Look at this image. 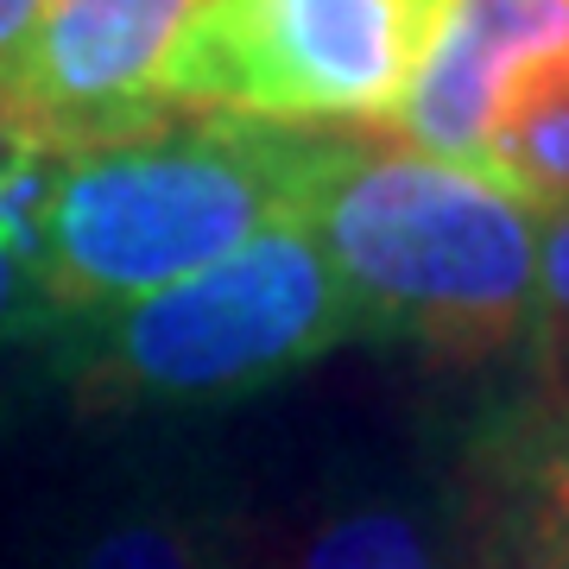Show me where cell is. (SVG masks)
<instances>
[{
    "label": "cell",
    "instance_id": "obj_2",
    "mask_svg": "<svg viewBox=\"0 0 569 569\" xmlns=\"http://www.w3.org/2000/svg\"><path fill=\"white\" fill-rule=\"evenodd\" d=\"M305 228L367 336L411 342L430 367H488L531 342L545 222L488 171L342 133Z\"/></svg>",
    "mask_w": 569,
    "mask_h": 569
},
{
    "label": "cell",
    "instance_id": "obj_8",
    "mask_svg": "<svg viewBox=\"0 0 569 569\" xmlns=\"http://www.w3.org/2000/svg\"><path fill=\"white\" fill-rule=\"evenodd\" d=\"M569 51V0H449V20L418 63L392 127L418 152L475 164L519 70Z\"/></svg>",
    "mask_w": 569,
    "mask_h": 569
},
{
    "label": "cell",
    "instance_id": "obj_10",
    "mask_svg": "<svg viewBox=\"0 0 569 569\" xmlns=\"http://www.w3.org/2000/svg\"><path fill=\"white\" fill-rule=\"evenodd\" d=\"M475 171L512 190L538 222L569 209V51H550L519 70L507 102L493 108Z\"/></svg>",
    "mask_w": 569,
    "mask_h": 569
},
{
    "label": "cell",
    "instance_id": "obj_11",
    "mask_svg": "<svg viewBox=\"0 0 569 569\" xmlns=\"http://www.w3.org/2000/svg\"><path fill=\"white\" fill-rule=\"evenodd\" d=\"M531 342H538V361L569 348V209L545 216V234H538V323H531Z\"/></svg>",
    "mask_w": 569,
    "mask_h": 569
},
{
    "label": "cell",
    "instance_id": "obj_6",
    "mask_svg": "<svg viewBox=\"0 0 569 569\" xmlns=\"http://www.w3.org/2000/svg\"><path fill=\"white\" fill-rule=\"evenodd\" d=\"M512 526L475 468L348 456L284 512L253 569H507Z\"/></svg>",
    "mask_w": 569,
    "mask_h": 569
},
{
    "label": "cell",
    "instance_id": "obj_3",
    "mask_svg": "<svg viewBox=\"0 0 569 569\" xmlns=\"http://www.w3.org/2000/svg\"><path fill=\"white\" fill-rule=\"evenodd\" d=\"M58 380L82 418L216 411L260 399L367 336L305 222H279L228 260L121 310L58 323Z\"/></svg>",
    "mask_w": 569,
    "mask_h": 569
},
{
    "label": "cell",
    "instance_id": "obj_15",
    "mask_svg": "<svg viewBox=\"0 0 569 569\" xmlns=\"http://www.w3.org/2000/svg\"><path fill=\"white\" fill-rule=\"evenodd\" d=\"M507 569H569V545H538V538H519L512 531Z\"/></svg>",
    "mask_w": 569,
    "mask_h": 569
},
{
    "label": "cell",
    "instance_id": "obj_4",
    "mask_svg": "<svg viewBox=\"0 0 569 569\" xmlns=\"http://www.w3.org/2000/svg\"><path fill=\"white\" fill-rule=\"evenodd\" d=\"M443 20L449 0H197L159 102L171 121H392Z\"/></svg>",
    "mask_w": 569,
    "mask_h": 569
},
{
    "label": "cell",
    "instance_id": "obj_7",
    "mask_svg": "<svg viewBox=\"0 0 569 569\" xmlns=\"http://www.w3.org/2000/svg\"><path fill=\"white\" fill-rule=\"evenodd\" d=\"M260 519L216 456L133 462L89 493L51 569H253Z\"/></svg>",
    "mask_w": 569,
    "mask_h": 569
},
{
    "label": "cell",
    "instance_id": "obj_5",
    "mask_svg": "<svg viewBox=\"0 0 569 569\" xmlns=\"http://www.w3.org/2000/svg\"><path fill=\"white\" fill-rule=\"evenodd\" d=\"M197 0H44L0 63V146L82 159L164 127L159 77Z\"/></svg>",
    "mask_w": 569,
    "mask_h": 569
},
{
    "label": "cell",
    "instance_id": "obj_1",
    "mask_svg": "<svg viewBox=\"0 0 569 569\" xmlns=\"http://www.w3.org/2000/svg\"><path fill=\"white\" fill-rule=\"evenodd\" d=\"M342 133L266 121H164L140 140L58 159L26 222V272L44 329L121 310L228 260L305 203Z\"/></svg>",
    "mask_w": 569,
    "mask_h": 569
},
{
    "label": "cell",
    "instance_id": "obj_16",
    "mask_svg": "<svg viewBox=\"0 0 569 569\" xmlns=\"http://www.w3.org/2000/svg\"><path fill=\"white\" fill-rule=\"evenodd\" d=\"M538 373H545V387H563L569 392V348H563V355H545V361H538Z\"/></svg>",
    "mask_w": 569,
    "mask_h": 569
},
{
    "label": "cell",
    "instance_id": "obj_14",
    "mask_svg": "<svg viewBox=\"0 0 569 569\" xmlns=\"http://www.w3.org/2000/svg\"><path fill=\"white\" fill-rule=\"evenodd\" d=\"M44 0H0V63L20 51V39L32 32V20H39Z\"/></svg>",
    "mask_w": 569,
    "mask_h": 569
},
{
    "label": "cell",
    "instance_id": "obj_13",
    "mask_svg": "<svg viewBox=\"0 0 569 569\" xmlns=\"http://www.w3.org/2000/svg\"><path fill=\"white\" fill-rule=\"evenodd\" d=\"M32 190V178H26V159H0V253H26V209L20 197Z\"/></svg>",
    "mask_w": 569,
    "mask_h": 569
},
{
    "label": "cell",
    "instance_id": "obj_12",
    "mask_svg": "<svg viewBox=\"0 0 569 569\" xmlns=\"http://www.w3.org/2000/svg\"><path fill=\"white\" fill-rule=\"evenodd\" d=\"M44 310L39 291H32V272H26V253H0V342L13 336H39Z\"/></svg>",
    "mask_w": 569,
    "mask_h": 569
},
{
    "label": "cell",
    "instance_id": "obj_9",
    "mask_svg": "<svg viewBox=\"0 0 569 569\" xmlns=\"http://www.w3.org/2000/svg\"><path fill=\"white\" fill-rule=\"evenodd\" d=\"M507 526L538 545H569V392L538 387L462 449Z\"/></svg>",
    "mask_w": 569,
    "mask_h": 569
}]
</instances>
